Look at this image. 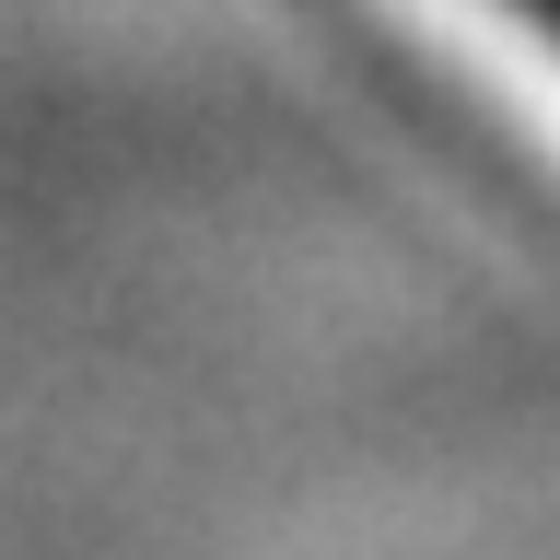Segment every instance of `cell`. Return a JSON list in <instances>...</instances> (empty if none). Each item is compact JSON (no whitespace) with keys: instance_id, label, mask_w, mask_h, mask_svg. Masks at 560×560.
<instances>
[{"instance_id":"cell-1","label":"cell","mask_w":560,"mask_h":560,"mask_svg":"<svg viewBox=\"0 0 560 560\" xmlns=\"http://www.w3.org/2000/svg\"><path fill=\"white\" fill-rule=\"evenodd\" d=\"M490 12H502V24H525V35L560 59V0H490Z\"/></svg>"}]
</instances>
